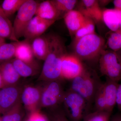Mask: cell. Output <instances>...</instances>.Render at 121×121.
Returning a JSON list of instances; mask_svg holds the SVG:
<instances>
[{
	"label": "cell",
	"mask_w": 121,
	"mask_h": 121,
	"mask_svg": "<svg viewBox=\"0 0 121 121\" xmlns=\"http://www.w3.org/2000/svg\"><path fill=\"white\" fill-rule=\"evenodd\" d=\"M0 37L9 39L13 41H19L15 37L13 25L4 14L0 13Z\"/></svg>",
	"instance_id": "44dd1931"
},
{
	"label": "cell",
	"mask_w": 121,
	"mask_h": 121,
	"mask_svg": "<svg viewBox=\"0 0 121 121\" xmlns=\"http://www.w3.org/2000/svg\"><path fill=\"white\" fill-rule=\"evenodd\" d=\"M102 20L111 31H121V10L105 9L102 11Z\"/></svg>",
	"instance_id": "d6986e66"
},
{
	"label": "cell",
	"mask_w": 121,
	"mask_h": 121,
	"mask_svg": "<svg viewBox=\"0 0 121 121\" xmlns=\"http://www.w3.org/2000/svg\"><path fill=\"white\" fill-rule=\"evenodd\" d=\"M99 62V70L102 75L116 82L121 80V58L117 52L104 50Z\"/></svg>",
	"instance_id": "8992f818"
},
{
	"label": "cell",
	"mask_w": 121,
	"mask_h": 121,
	"mask_svg": "<svg viewBox=\"0 0 121 121\" xmlns=\"http://www.w3.org/2000/svg\"><path fill=\"white\" fill-rule=\"evenodd\" d=\"M81 2L78 11L86 17L91 19L94 22L102 20V10L99 7L98 0H83Z\"/></svg>",
	"instance_id": "9a60e30c"
},
{
	"label": "cell",
	"mask_w": 121,
	"mask_h": 121,
	"mask_svg": "<svg viewBox=\"0 0 121 121\" xmlns=\"http://www.w3.org/2000/svg\"><path fill=\"white\" fill-rule=\"evenodd\" d=\"M63 17L69 34L73 36L83 25L86 18L79 11L74 9L65 13Z\"/></svg>",
	"instance_id": "5bb4252c"
},
{
	"label": "cell",
	"mask_w": 121,
	"mask_h": 121,
	"mask_svg": "<svg viewBox=\"0 0 121 121\" xmlns=\"http://www.w3.org/2000/svg\"><path fill=\"white\" fill-rule=\"evenodd\" d=\"M34 56L39 60H45L49 48L48 35H43L30 40Z\"/></svg>",
	"instance_id": "ac0fdd59"
},
{
	"label": "cell",
	"mask_w": 121,
	"mask_h": 121,
	"mask_svg": "<svg viewBox=\"0 0 121 121\" xmlns=\"http://www.w3.org/2000/svg\"><path fill=\"white\" fill-rule=\"evenodd\" d=\"M118 85V82L107 78L105 82L102 83L95 98L94 111L112 112L116 105Z\"/></svg>",
	"instance_id": "5b68a950"
},
{
	"label": "cell",
	"mask_w": 121,
	"mask_h": 121,
	"mask_svg": "<svg viewBox=\"0 0 121 121\" xmlns=\"http://www.w3.org/2000/svg\"><path fill=\"white\" fill-rule=\"evenodd\" d=\"M2 88H3V84H2V78L0 75V90Z\"/></svg>",
	"instance_id": "d590c367"
},
{
	"label": "cell",
	"mask_w": 121,
	"mask_h": 121,
	"mask_svg": "<svg viewBox=\"0 0 121 121\" xmlns=\"http://www.w3.org/2000/svg\"><path fill=\"white\" fill-rule=\"evenodd\" d=\"M71 81L69 89L81 95L91 107L102 83L96 72L85 65L82 73Z\"/></svg>",
	"instance_id": "7a4b0ae2"
},
{
	"label": "cell",
	"mask_w": 121,
	"mask_h": 121,
	"mask_svg": "<svg viewBox=\"0 0 121 121\" xmlns=\"http://www.w3.org/2000/svg\"><path fill=\"white\" fill-rule=\"evenodd\" d=\"M42 86H24L20 101L24 108L29 113L40 109Z\"/></svg>",
	"instance_id": "30bf717a"
},
{
	"label": "cell",
	"mask_w": 121,
	"mask_h": 121,
	"mask_svg": "<svg viewBox=\"0 0 121 121\" xmlns=\"http://www.w3.org/2000/svg\"><path fill=\"white\" fill-rule=\"evenodd\" d=\"M106 44L110 50L117 52L121 49V31L108 33Z\"/></svg>",
	"instance_id": "484cf974"
},
{
	"label": "cell",
	"mask_w": 121,
	"mask_h": 121,
	"mask_svg": "<svg viewBox=\"0 0 121 121\" xmlns=\"http://www.w3.org/2000/svg\"><path fill=\"white\" fill-rule=\"evenodd\" d=\"M112 113L107 111H94L87 114L82 121H110Z\"/></svg>",
	"instance_id": "83f0119b"
},
{
	"label": "cell",
	"mask_w": 121,
	"mask_h": 121,
	"mask_svg": "<svg viewBox=\"0 0 121 121\" xmlns=\"http://www.w3.org/2000/svg\"><path fill=\"white\" fill-rule=\"evenodd\" d=\"M62 81H55L45 82L42 86L40 108L53 109L59 107L62 102L65 94Z\"/></svg>",
	"instance_id": "52a82bcc"
},
{
	"label": "cell",
	"mask_w": 121,
	"mask_h": 121,
	"mask_svg": "<svg viewBox=\"0 0 121 121\" xmlns=\"http://www.w3.org/2000/svg\"><path fill=\"white\" fill-rule=\"evenodd\" d=\"M17 41L5 43L0 46V64L15 58Z\"/></svg>",
	"instance_id": "603a6c76"
},
{
	"label": "cell",
	"mask_w": 121,
	"mask_h": 121,
	"mask_svg": "<svg viewBox=\"0 0 121 121\" xmlns=\"http://www.w3.org/2000/svg\"><path fill=\"white\" fill-rule=\"evenodd\" d=\"M24 121H50L45 114L41 112L40 110H37L29 113Z\"/></svg>",
	"instance_id": "f546056e"
},
{
	"label": "cell",
	"mask_w": 121,
	"mask_h": 121,
	"mask_svg": "<svg viewBox=\"0 0 121 121\" xmlns=\"http://www.w3.org/2000/svg\"><path fill=\"white\" fill-rule=\"evenodd\" d=\"M51 121H70L63 110L57 107L52 110L50 116Z\"/></svg>",
	"instance_id": "f1b7e54d"
},
{
	"label": "cell",
	"mask_w": 121,
	"mask_h": 121,
	"mask_svg": "<svg viewBox=\"0 0 121 121\" xmlns=\"http://www.w3.org/2000/svg\"><path fill=\"white\" fill-rule=\"evenodd\" d=\"M117 52L118 53V54H119V55L121 56V50H119V51H118Z\"/></svg>",
	"instance_id": "8d00e7d4"
},
{
	"label": "cell",
	"mask_w": 121,
	"mask_h": 121,
	"mask_svg": "<svg viewBox=\"0 0 121 121\" xmlns=\"http://www.w3.org/2000/svg\"><path fill=\"white\" fill-rule=\"evenodd\" d=\"M0 114H1V113H0Z\"/></svg>",
	"instance_id": "ab89813d"
},
{
	"label": "cell",
	"mask_w": 121,
	"mask_h": 121,
	"mask_svg": "<svg viewBox=\"0 0 121 121\" xmlns=\"http://www.w3.org/2000/svg\"><path fill=\"white\" fill-rule=\"evenodd\" d=\"M116 105L119 110L121 111V83L118 84L117 89Z\"/></svg>",
	"instance_id": "4dcf8cb0"
},
{
	"label": "cell",
	"mask_w": 121,
	"mask_h": 121,
	"mask_svg": "<svg viewBox=\"0 0 121 121\" xmlns=\"http://www.w3.org/2000/svg\"><path fill=\"white\" fill-rule=\"evenodd\" d=\"M5 43V39L0 37V46L2 44L4 43Z\"/></svg>",
	"instance_id": "e575fe53"
},
{
	"label": "cell",
	"mask_w": 121,
	"mask_h": 121,
	"mask_svg": "<svg viewBox=\"0 0 121 121\" xmlns=\"http://www.w3.org/2000/svg\"><path fill=\"white\" fill-rule=\"evenodd\" d=\"M111 1V0H99V5L103 6H105L108 4Z\"/></svg>",
	"instance_id": "836d02e7"
},
{
	"label": "cell",
	"mask_w": 121,
	"mask_h": 121,
	"mask_svg": "<svg viewBox=\"0 0 121 121\" xmlns=\"http://www.w3.org/2000/svg\"><path fill=\"white\" fill-rule=\"evenodd\" d=\"M62 104L63 111L71 121H82L90 112L91 108L81 95L69 89L65 91Z\"/></svg>",
	"instance_id": "277c9868"
},
{
	"label": "cell",
	"mask_w": 121,
	"mask_h": 121,
	"mask_svg": "<svg viewBox=\"0 0 121 121\" xmlns=\"http://www.w3.org/2000/svg\"><path fill=\"white\" fill-rule=\"evenodd\" d=\"M0 75L3 87L19 84L20 76L17 73L11 60L0 64Z\"/></svg>",
	"instance_id": "4fadbf2b"
},
{
	"label": "cell",
	"mask_w": 121,
	"mask_h": 121,
	"mask_svg": "<svg viewBox=\"0 0 121 121\" xmlns=\"http://www.w3.org/2000/svg\"><path fill=\"white\" fill-rule=\"evenodd\" d=\"M85 65L73 54H66L62 59L61 74L63 79L71 80L82 73Z\"/></svg>",
	"instance_id": "8fae6325"
},
{
	"label": "cell",
	"mask_w": 121,
	"mask_h": 121,
	"mask_svg": "<svg viewBox=\"0 0 121 121\" xmlns=\"http://www.w3.org/2000/svg\"><path fill=\"white\" fill-rule=\"evenodd\" d=\"M30 40L25 39L17 42L15 58L30 63L35 60Z\"/></svg>",
	"instance_id": "ffe728a7"
},
{
	"label": "cell",
	"mask_w": 121,
	"mask_h": 121,
	"mask_svg": "<svg viewBox=\"0 0 121 121\" xmlns=\"http://www.w3.org/2000/svg\"><path fill=\"white\" fill-rule=\"evenodd\" d=\"M55 20H48L35 16L27 26L24 32L25 39L31 40L35 38L43 35Z\"/></svg>",
	"instance_id": "7c38bea8"
},
{
	"label": "cell",
	"mask_w": 121,
	"mask_h": 121,
	"mask_svg": "<svg viewBox=\"0 0 121 121\" xmlns=\"http://www.w3.org/2000/svg\"><path fill=\"white\" fill-rule=\"evenodd\" d=\"M24 108L21 102L1 116L2 121H23L25 115Z\"/></svg>",
	"instance_id": "7402d4cb"
},
{
	"label": "cell",
	"mask_w": 121,
	"mask_h": 121,
	"mask_svg": "<svg viewBox=\"0 0 121 121\" xmlns=\"http://www.w3.org/2000/svg\"><path fill=\"white\" fill-rule=\"evenodd\" d=\"M52 1L57 9L64 15L73 10L78 2L76 0H52Z\"/></svg>",
	"instance_id": "4316f807"
},
{
	"label": "cell",
	"mask_w": 121,
	"mask_h": 121,
	"mask_svg": "<svg viewBox=\"0 0 121 121\" xmlns=\"http://www.w3.org/2000/svg\"><path fill=\"white\" fill-rule=\"evenodd\" d=\"M105 39L95 33L91 34L74 42L73 54L82 61L98 60L105 47Z\"/></svg>",
	"instance_id": "3957f363"
},
{
	"label": "cell",
	"mask_w": 121,
	"mask_h": 121,
	"mask_svg": "<svg viewBox=\"0 0 121 121\" xmlns=\"http://www.w3.org/2000/svg\"><path fill=\"white\" fill-rule=\"evenodd\" d=\"M110 121H121V114L117 113L111 117Z\"/></svg>",
	"instance_id": "d6a6232c"
},
{
	"label": "cell",
	"mask_w": 121,
	"mask_h": 121,
	"mask_svg": "<svg viewBox=\"0 0 121 121\" xmlns=\"http://www.w3.org/2000/svg\"><path fill=\"white\" fill-rule=\"evenodd\" d=\"M11 61L21 78L33 76L41 72L39 64L35 60L32 62L28 63L14 58Z\"/></svg>",
	"instance_id": "2e32d148"
},
{
	"label": "cell",
	"mask_w": 121,
	"mask_h": 121,
	"mask_svg": "<svg viewBox=\"0 0 121 121\" xmlns=\"http://www.w3.org/2000/svg\"><path fill=\"white\" fill-rule=\"evenodd\" d=\"M24 86L19 84L3 87L0 90V112L3 114L21 102Z\"/></svg>",
	"instance_id": "9c48e42d"
},
{
	"label": "cell",
	"mask_w": 121,
	"mask_h": 121,
	"mask_svg": "<svg viewBox=\"0 0 121 121\" xmlns=\"http://www.w3.org/2000/svg\"><path fill=\"white\" fill-rule=\"evenodd\" d=\"M114 9L121 10V0H114L113 1Z\"/></svg>",
	"instance_id": "1f68e13d"
},
{
	"label": "cell",
	"mask_w": 121,
	"mask_h": 121,
	"mask_svg": "<svg viewBox=\"0 0 121 121\" xmlns=\"http://www.w3.org/2000/svg\"><path fill=\"white\" fill-rule=\"evenodd\" d=\"M39 3L35 0H26L17 11L13 24L14 35L17 40L23 37L26 28L35 15Z\"/></svg>",
	"instance_id": "ba28073f"
},
{
	"label": "cell",
	"mask_w": 121,
	"mask_h": 121,
	"mask_svg": "<svg viewBox=\"0 0 121 121\" xmlns=\"http://www.w3.org/2000/svg\"><path fill=\"white\" fill-rule=\"evenodd\" d=\"M0 121H2L1 116L0 115Z\"/></svg>",
	"instance_id": "f35d334b"
},
{
	"label": "cell",
	"mask_w": 121,
	"mask_h": 121,
	"mask_svg": "<svg viewBox=\"0 0 121 121\" xmlns=\"http://www.w3.org/2000/svg\"><path fill=\"white\" fill-rule=\"evenodd\" d=\"M86 17L83 25L76 33L74 42L87 35L95 33V22L89 17Z\"/></svg>",
	"instance_id": "d4e9b609"
},
{
	"label": "cell",
	"mask_w": 121,
	"mask_h": 121,
	"mask_svg": "<svg viewBox=\"0 0 121 121\" xmlns=\"http://www.w3.org/2000/svg\"><path fill=\"white\" fill-rule=\"evenodd\" d=\"M62 15L54 5L52 0H48L39 3L35 16L45 19L56 21Z\"/></svg>",
	"instance_id": "e0dca14e"
},
{
	"label": "cell",
	"mask_w": 121,
	"mask_h": 121,
	"mask_svg": "<svg viewBox=\"0 0 121 121\" xmlns=\"http://www.w3.org/2000/svg\"><path fill=\"white\" fill-rule=\"evenodd\" d=\"M49 48L38 80L43 82L63 80L61 74L62 59L67 54L65 42L56 34L48 35Z\"/></svg>",
	"instance_id": "6da1fadb"
},
{
	"label": "cell",
	"mask_w": 121,
	"mask_h": 121,
	"mask_svg": "<svg viewBox=\"0 0 121 121\" xmlns=\"http://www.w3.org/2000/svg\"><path fill=\"white\" fill-rule=\"evenodd\" d=\"M26 0H4L1 8L4 15L9 18L17 12Z\"/></svg>",
	"instance_id": "cb8c5ba5"
},
{
	"label": "cell",
	"mask_w": 121,
	"mask_h": 121,
	"mask_svg": "<svg viewBox=\"0 0 121 121\" xmlns=\"http://www.w3.org/2000/svg\"><path fill=\"white\" fill-rule=\"evenodd\" d=\"M0 13H2V14H4L3 11H2V9H1V8L0 7Z\"/></svg>",
	"instance_id": "74e56055"
}]
</instances>
